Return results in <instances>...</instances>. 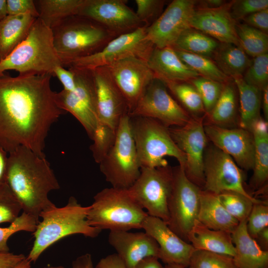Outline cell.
Here are the masks:
<instances>
[{
    "label": "cell",
    "mask_w": 268,
    "mask_h": 268,
    "mask_svg": "<svg viewBox=\"0 0 268 268\" xmlns=\"http://www.w3.org/2000/svg\"><path fill=\"white\" fill-rule=\"evenodd\" d=\"M226 2L223 0H196L195 8H216L222 6Z\"/></svg>",
    "instance_id": "56"
},
{
    "label": "cell",
    "mask_w": 268,
    "mask_h": 268,
    "mask_svg": "<svg viewBox=\"0 0 268 268\" xmlns=\"http://www.w3.org/2000/svg\"><path fill=\"white\" fill-rule=\"evenodd\" d=\"M232 79L239 101L238 127L250 131L253 124L261 117L262 91L247 83L242 76Z\"/></svg>",
    "instance_id": "31"
},
{
    "label": "cell",
    "mask_w": 268,
    "mask_h": 268,
    "mask_svg": "<svg viewBox=\"0 0 268 268\" xmlns=\"http://www.w3.org/2000/svg\"><path fill=\"white\" fill-rule=\"evenodd\" d=\"M5 183L19 202L22 212L39 221L42 212L55 205L48 194L60 188L45 156L24 146L8 153Z\"/></svg>",
    "instance_id": "2"
},
{
    "label": "cell",
    "mask_w": 268,
    "mask_h": 268,
    "mask_svg": "<svg viewBox=\"0 0 268 268\" xmlns=\"http://www.w3.org/2000/svg\"><path fill=\"white\" fill-rule=\"evenodd\" d=\"M7 15L6 0H0V21Z\"/></svg>",
    "instance_id": "59"
},
{
    "label": "cell",
    "mask_w": 268,
    "mask_h": 268,
    "mask_svg": "<svg viewBox=\"0 0 268 268\" xmlns=\"http://www.w3.org/2000/svg\"><path fill=\"white\" fill-rule=\"evenodd\" d=\"M247 220L240 221L231 234L235 249L234 261L238 268H268V251L262 250L249 235Z\"/></svg>",
    "instance_id": "26"
},
{
    "label": "cell",
    "mask_w": 268,
    "mask_h": 268,
    "mask_svg": "<svg viewBox=\"0 0 268 268\" xmlns=\"http://www.w3.org/2000/svg\"><path fill=\"white\" fill-rule=\"evenodd\" d=\"M242 20L244 23L268 34V8L254 12Z\"/></svg>",
    "instance_id": "49"
},
{
    "label": "cell",
    "mask_w": 268,
    "mask_h": 268,
    "mask_svg": "<svg viewBox=\"0 0 268 268\" xmlns=\"http://www.w3.org/2000/svg\"><path fill=\"white\" fill-rule=\"evenodd\" d=\"M173 187L168 202L169 228L184 241L198 220L201 189L186 177L184 168H173Z\"/></svg>",
    "instance_id": "9"
},
{
    "label": "cell",
    "mask_w": 268,
    "mask_h": 268,
    "mask_svg": "<svg viewBox=\"0 0 268 268\" xmlns=\"http://www.w3.org/2000/svg\"><path fill=\"white\" fill-rule=\"evenodd\" d=\"M21 210L19 202L6 183L0 185V224L12 223Z\"/></svg>",
    "instance_id": "44"
},
{
    "label": "cell",
    "mask_w": 268,
    "mask_h": 268,
    "mask_svg": "<svg viewBox=\"0 0 268 268\" xmlns=\"http://www.w3.org/2000/svg\"><path fill=\"white\" fill-rule=\"evenodd\" d=\"M95 268H126V267L118 255L117 254H113L102 258Z\"/></svg>",
    "instance_id": "52"
},
{
    "label": "cell",
    "mask_w": 268,
    "mask_h": 268,
    "mask_svg": "<svg viewBox=\"0 0 268 268\" xmlns=\"http://www.w3.org/2000/svg\"><path fill=\"white\" fill-rule=\"evenodd\" d=\"M159 260L156 257H146L139 262L133 268H163L164 267Z\"/></svg>",
    "instance_id": "54"
},
{
    "label": "cell",
    "mask_w": 268,
    "mask_h": 268,
    "mask_svg": "<svg viewBox=\"0 0 268 268\" xmlns=\"http://www.w3.org/2000/svg\"><path fill=\"white\" fill-rule=\"evenodd\" d=\"M130 117L140 168L166 166V156L175 158L179 165L184 167L185 156L174 141L168 128L153 119Z\"/></svg>",
    "instance_id": "7"
},
{
    "label": "cell",
    "mask_w": 268,
    "mask_h": 268,
    "mask_svg": "<svg viewBox=\"0 0 268 268\" xmlns=\"http://www.w3.org/2000/svg\"><path fill=\"white\" fill-rule=\"evenodd\" d=\"M238 93L233 80L223 85L221 94L211 111L204 116V123L224 128L238 125Z\"/></svg>",
    "instance_id": "30"
},
{
    "label": "cell",
    "mask_w": 268,
    "mask_h": 268,
    "mask_svg": "<svg viewBox=\"0 0 268 268\" xmlns=\"http://www.w3.org/2000/svg\"><path fill=\"white\" fill-rule=\"evenodd\" d=\"M188 242L196 250L234 257L235 249L231 234L211 229L196 220L188 236Z\"/></svg>",
    "instance_id": "27"
},
{
    "label": "cell",
    "mask_w": 268,
    "mask_h": 268,
    "mask_svg": "<svg viewBox=\"0 0 268 268\" xmlns=\"http://www.w3.org/2000/svg\"><path fill=\"white\" fill-rule=\"evenodd\" d=\"M203 171L204 191L216 195L232 191L245 196L255 203L265 201L255 198L246 190L242 170L231 157L210 142L204 153Z\"/></svg>",
    "instance_id": "12"
},
{
    "label": "cell",
    "mask_w": 268,
    "mask_h": 268,
    "mask_svg": "<svg viewBox=\"0 0 268 268\" xmlns=\"http://www.w3.org/2000/svg\"><path fill=\"white\" fill-rule=\"evenodd\" d=\"M147 27L143 26L121 35L110 41L99 52L76 60L64 67L93 70L129 57L147 61L155 46L146 37Z\"/></svg>",
    "instance_id": "13"
},
{
    "label": "cell",
    "mask_w": 268,
    "mask_h": 268,
    "mask_svg": "<svg viewBox=\"0 0 268 268\" xmlns=\"http://www.w3.org/2000/svg\"><path fill=\"white\" fill-rule=\"evenodd\" d=\"M184 108L192 117H204L205 112L201 97L196 88L187 82H164Z\"/></svg>",
    "instance_id": "35"
},
{
    "label": "cell",
    "mask_w": 268,
    "mask_h": 268,
    "mask_svg": "<svg viewBox=\"0 0 268 268\" xmlns=\"http://www.w3.org/2000/svg\"><path fill=\"white\" fill-rule=\"evenodd\" d=\"M217 196L226 211L239 222L247 219L255 203L245 196L235 192H223Z\"/></svg>",
    "instance_id": "38"
},
{
    "label": "cell",
    "mask_w": 268,
    "mask_h": 268,
    "mask_svg": "<svg viewBox=\"0 0 268 268\" xmlns=\"http://www.w3.org/2000/svg\"><path fill=\"white\" fill-rule=\"evenodd\" d=\"M89 206H83L73 197L65 206L54 205L42 212L35 231L32 248L26 257L35 263L42 254L53 244L69 235L81 234L97 237L101 230L91 226L87 220Z\"/></svg>",
    "instance_id": "3"
},
{
    "label": "cell",
    "mask_w": 268,
    "mask_h": 268,
    "mask_svg": "<svg viewBox=\"0 0 268 268\" xmlns=\"http://www.w3.org/2000/svg\"><path fill=\"white\" fill-rule=\"evenodd\" d=\"M255 144L254 164L249 187L253 192H266L268 180V122L261 117L253 124L251 130Z\"/></svg>",
    "instance_id": "25"
},
{
    "label": "cell",
    "mask_w": 268,
    "mask_h": 268,
    "mask_svg": "<svg viewBox=\"0 0 268 268\" xmlns=\"http://www.w3.org/2000/svg\"><path fill=\"white\" fill-rule=\"evenodd\" d=\"M268 8V0H232L230 12L237 22L246 16L259 11Z\"/></svg>",
    "instance_id": "47"
},
{
    "label": "cell",
    "mask_w": 268,
    "mask_h": 268,
    "mask_svg": "<svg viewBox=\"0 0 268 268\" xmlns=\"http://www.w3.org/2000/svg\"><path fill=\"white\" fill-rule=\"evenodd\" d=\"M37 18L30 14L7 15L0 21V61L27 38Z\"/></svg>",
    "instance_id": "29"
},
{
    "label": "cell",
    "mask_w": 268,
    "mask_h": 268,
    "mask_svg": "<svg viewBox=\"0 0 268 268\" xmlns=\"http://www.w3.org/2000/svg\"><path fill=\"white\" fill-rule=\"evenodd\" d=\"M99 165L106 181L114 188L129 189L138 177L141 168L128 114L121 119L115 142Z\"/></svg>",
    "instance_id": "8"
},
{
    "label": "cell",
    "mask_w": 268,
    "mask_h": 268,
    "mask_svg": "<svg viewBox=\"0 0 268 268\" xmlns=\"http://www.w3.org/2000/svg\"><path fill=\"white\" fill-rule=\"evenodd\" d=\"M239 46L249 57L253 58L268 53V35L245 23L236 26Z\"/></svg>",
    "instance_id": "36"
},
{
    "label": "cell",
    "mask_w": 268,
    "mask_h": 268,
    "mask_svg": "<svg viewBox=\"0 0 268 268\" xmlns=\"http://www.w3.org/2000/svg\"><path fill=\"white\" fill-rule=\"evenodd\" d=\"M163 268H185L184 267L177 265H165Z\"/></svg>",
    "instance_id": "61"
},
{
    "label": "cell",
    "mask_w": 268,
    "mask_h": 268,
    "mask_svg": "<svg viewBox=\"0 0 268 268\" xmlns=\"http://www.w3.org/2000/svg\"><path fill=\"white\" fill-rule=\"evenodd\" d=\"M262 108L265 119L268 120V85L266 86L262 91Z\"/></svg>",
    "instance_id": "58"
},
{
    "label": "cell",
    "mask_w": 268,
    "mask_h": 268,
    "mask_svg": "<svg viewBox=\"0 0 268 268\" xmlns=\"http://www.w3.org/2000/svg\"><path fill=\"white\" fill-rule=\"evenodd\" d=\"M108 242L116 250L126 268H134L146 257L158 256L157 242L145 232L110 231Z\"/></svg>",
    "instance_id": "23"
},
{
    "label": "cell",
    "mask_w": 268,
    "mask_h": 268,
    "mask_svg": "<svg viewBox=\"0 0 268 268\" xmlns=\"http://www.w3.org/2000/svg\"><path fill=\"white\" fill-rule=\"evenodd\" d=\"M211 59L225 75L232 78L242 76L252 62L239 46L219 43Z\"/></svg>",
    "instance_id": "32"
},
{
    "label": "cell",
    "mask_w": 268,
    "mask_h": 268,
    "mask_svg": "<svg viewBox=\"0 0 268 268\" xmlns=\"http://www.w3.org/2000/svg\"><path fill=\"white\" fill-rule=\"evenodd\" d=\"M7 15L30 14L38 18L39 14L33 0H6Z\"/></svg>",
    "instance_id": "48"
},
{
    "label": "cell",
    "mask_w": 268,
    "mask_h": 268,
    "mask_svg": "<svg viewBox=\"0 0 268 268\" xmlns=\"http://www.w3.org/2000/svg\"><path fill=\"white\" fill-rule=\"evenodd\" d=\"M116 131L99 121L91 138L93 143L90 146L93 157L96 163L99 164L113 146L116 138Z\"/></svg>",
    "instance_id": "39"
},
{
    "label": "cell",
    "mask_w": 268,
    "mask_h": 268,
    "mask_svg": "<svg viewBox=\"0 0 268 268\" xmlns=\"http://www.w3.org/2000/svg\"><path fill=\"white\" fill-rule=\"evenodd\" d=\"M26 258L23 254L12 253H0V268H15Z\"/></svg>",
    "instance_id": "51"
},
{
    "label": "cell",
    "mask_w": 268,
    "mask_h": 268,
    "mask_svg": "<svg viewBox=\"0 0 268 268\" xmlns=\"http://www.w3.org/2000/svg\"><path fill=\"white\" fill-rule=\"evenodd\" d=\"M189 82L198 91L203 104L205 115L208 114L217 102L224 83L202 76L194 78Z\"/></svg>",
    "instance_id": "41"
},
{
    "label": "cell",
    "mask_w": 268,
    "mask_h": 268,
    "mask_svg": "<svg viewBox=\"0 0 268 268\" xmlns=\"http://www.w3.org/2000/svg\"><path fill=\"white\" fill-rule=\"evenodd\" d=\"M87 220L100 230L129 231L141 229L148 216L128 189L105 188L94 197Z\"/></svg>",
    "instance_id": "6"
},
{
    "label": "cell",
    "mask_w": 268,
    "mask_h": 268,
    "mask_svg": "<svg viewBox=\"0 0 268 268\" xmlns=\"http://www.w3.org/2000/svg\"><path fill=\"white\" fill-rule=\"evenodd\" d=\"M207 138L211 143L229 155L245 170H252L255 144L252 133L238 128H224L203 123Z\"/></svg>",
    "instance_id": "19"
},
{
    "label": "cell",
    "mask_w": 268,
    "mask_h": 268,
    "mask_svg": "<svg viewBox=\"0 0 268 268\" xmlns=\"http://www.w3.org/2000/svg\"><path fill=\"white\" fill-rule=\"evenodd\" d=\"M106 67L126 101L129 114L154 78V73L147 61L135 57L121 59Z\"/></svg>",
    "instance_id": "17"
},
{
    "label": "cell",
    "mask_w": 268,
    "mask_h": 268,
    "mask_svg": "<svg viewBox=\"0 0 268 268\" xmlns=\"http://www.w3.org/2000/svg\"><path fill=\"white\" fill-rule=\"evenodd\" d=\"M39 221L34 216L22 212L7 227H0V253L9 252L7 241L11 236L21 231L33 233Z\"/></svg>",
    "instance_id": "42"
},
{
    "label": "cell",
    "mask_w": 268,
    "mask_h": 268,
    "mask_svg": "<svg viewBox=\"0 0 268 268\" xmlns=\"http://www.w3.org/2000/svg\"><path fill=\"white\" fill-rule=\"evenodd\" d=\"M248 84L261 91L268 85V54L252 59V62L242 75Z\"/></svg>",
    "instance_id": "43"
},
{
    "label": "cell",
    "mask_w": 268,
    "mask_h": 268,
    "mask_svg": "<svg viewBox=\"0 0 268 268\" xmlns=\"http://www.w3.org/2000/svg\"><path fill=\"white\" fill-rule=\"evenodd\" d=\"M84 0H36L38 18L52 29L65 18L77 15Z\"/></svg>",
    "instance_id": "33"
},
{
    "label": "cell",
    "mask_w": 268,
    "mask_h": 268,
    "mask_svg": "<svg viewBox=\"0 0 268 268\" xmlns=\"http://www.w3.org/2000/svg\"><path fill=\"white\" fill-rule=\"evenodd\" d=\"M15 268H31V262L26 257Z\"/></svg>",
    "instance_id": "60"
},
{
    "label": "cell",
    "mask_w": 268,
    "mask_h": 268,
    "mask_svg": "<svg viewBox=\"0 0 268 268\" xmlns=\"http://www.w3.org/2000/svg\"><path fill=\"white\" fill-rule=\"evenodd\" d=\"M173 168L169 165L157 168L142 167L128 189L149 216L169 219L168 202L173 187Z\"/></svg>",
    "instance_id": "10"
},
{
    "label": "cell",
    "mask_w": 268,
    "mask_h": 268,
    "mask_svg": "<svg viewBox=\"0 0 268 268\" xmlns=\"http://www.w3.org/2000/svg\"><path fill=\"white\" fill-rule=\"evenodd\" d=\"M141 229L156 241L159 246L158 258L165 265L189 267L191 258L196 249L172 231L166 222L148 215Z\"/></svg>",
    "instance_id": "21"
},
{
    "label": "cell",
    "mask_w": 268,
    "mask_h": 268,
    "mask_svg": "<svg viewBox=\"0 0 268 268\" xmlns=\"http://www.w3.org/2000/svg\"><path fill=\"white\" fill-rule=\"evenodd\" d=\"M51 74L0 76V144L8 152L24 146L41 156L53 126L65 113Z\"/></svg>",
    "instance_id": "1"
},
{
    "label": "cell",
    "mask_w": 268,
    "mask_h": 268,
    "mask_svg": "<svg viewBox=\"0 0 268 268\" xmlns=\"http://www.w3.org/2000/svg\"><path fill=\"white\" fill-rule=\"evenodd\" d=\"M72 268H94L91 255L87 253L78 257L72 262Z\"/></svg>",
    "instance_id": "53"
},
{
    "label": "cell",
    "mask_w": 268,
    "mask_h": 268,
    "mask_svg": "<svg viewBox=\"0 0 268 268\" xmlns=\"http://www.w3.org/2000/svg\"><path fill=\"white\" fill-rule=\"evenodd\" d=\"M51 29L54 46L64 67L99 52L118 37L99 23L79 15L65 18Z\"/></svg>",
    "instance_id": "4"
},
{
    "label": "cell",
    "mask_w": 268,
    "mask_h": 268,
    "mask_svg": "<svg viewBox=\"0 0 268 268\" xmlns=\"http://www.w3.org/2000/svg\"><path fill=\"white\" fill-rule=\"evenodd\" d=\"M232 0L216 8H196L190 19V27L214 38L219 43L239 46L236 33L237 23L231 16Z\"/></svg>",
    "instance_id": "22"
},
{
    "label": "cell",
    "mask_w": 268,
    "mask_h": 268,
    "mask_svg": "<svg viewBox=\"0 0 268 268\" xmlns=\"http://www.w3.org/2000/svg\"><path fill=\"white\" fill-rule=\"evenodd\" d=\"M268 227V204L267 201L254 203L247 220L246 228L249 235L255 239L257 234Z\"/></svg>",
    "instance_id": "45"
},
{
    "label": "cell",
    "mask_w": 268,
    "mask_h": 268,
    "mask_svg": "<svg viewBox=\"0 0 268 268\" xmlns=\"http://www.w3.org/2000/svg\"><path fill=\"white\" fill-rule=\"evenodd\" d=\"M165 1L163 0H135L136 15L140 21L148 27L162 14Z\"/></svg>",
    "instance_id": "46"
},
{
    "label": "cell",
    "mask_w": 268,
    "mask_h": 268,
    "mask_svg": "<svg viewBox=\"0 0 268 268\" xmlns=\"http://www.w3.org/2000/svg\"><path fill=\"white\" fill-rule=\"evenodd\" d=\"M204 118L192 117L183 126L168 128L174 141L185 156L186 177L201 189L204 184L203 156L209 142L204 130Z\"/></svg>",
    "instance_id": "15"
},
{
    "label": "cell",
    "mask_w": 268,
    "mask_h": 268,
    "mask_svg": "<svg viewBox=\"0 0 268 268\" xmlns=\"http://www.w3.org/2000/svg\"><path fill=\"white\" fill-rule=\"evenodd\" d=\"M255 240L262 250L268 251V227L258 233Z\"/></svg>",
    "instance_id": "57"
},
{
    "label": "cell",
    "mask_w": 268,
    "mask_h": 268,
    "mask_svg": "<svg viewBox=\"0 0 268 268\" xmlns=\"http://www.w3.org/2000/svg\"><path fill=\"white\" fill-rule=\"evenodd\" d=\"M41 268H65V267H64L62 266H51L45 267Z\"/></svg>",
    "instance_id": "62"
},
{
    "label": "cell",
    "mask_w": 268,
    "mask_h": 268,
    "mask_svg": "<svg viewBox=\"0 0 268 268\" xmlns=\"http://www.w3.org/2000/svg\"><path fill=\"white\" fill-rule=\"evenodd\" d=\"M129 115L153 119L167 128L183 126L192 118L169 94L164 82L155 77Z\"/></svg>",
    "instance_id": "14"
},
{
    "label": "cell",
    "mask_w": 268,
    "mask_h": 268,
    "mask_svg": "<svg viewBox=\"0 0 268 268\" xmlns=\"http://www.w3.org/2000/svg\"><path fill=\"white\" fill-rule=\"evenodd\" d=\"M126 0H84L77 15L99 23L117 36L144 25Z\"/></svg>",
    "instance_id": "16"
},
{
    "label": "cell",
    "mask_w": 268,
    "mask_h": 268,
    "mask_svg": "<svg viewBox=\"0 0 268 268\" xmlns=\"http://www.w3.org/2000/svg\"><path fill=\"white\" fill-rule=\"evenodd\" d=\"M147 62L154 77L164 82H189L201 76L180 59L171 47H155Z\"/></svg>",
    "instance_id": "24"
},
{
    "label": "cell",
    "mask_w": 268,
    "mask_h": 268,
    "mask_svg": "<svg viewBox=\"0 0 268 268\" xmlns=\"http://www.w3.org/2000/svg\"><path fill=\"white\" fill-rule=\"evenodd\" d=\"M60 66H63L54 46L52 29L37 18L27 38L0 61V76L8 70L19 75L54 76V69Z\"/></svg>",
    "instance_id": "5"
},
{
    "label": "cell",
    "mask_w": 268,
    "mask_h": 268,
    "mask_svg": "<svg viewBox=\"0 0 268 268\" xmlns=\"http://www.w3.org/2000/svg\"><path fill=\"white\" fill-rule=\"evenodd\" d=\"M196 0H174L160 16L146 27V37L158 48L172 47L180 35L190 27L189 22Z\"/></svg>",
    "instance_id": "18"
},
{
    "label": "cell",
    "mask_w": 268,
    "mask_h": 268,
    "mask_svg": "<svg viewBox=\"0 0 268 268\" xmlns=\"http://www.w3.org/2000/svg\"><path fill=\"white\" fill-rule=\"evenodd\" d=\"M219 42L195 28L189 27L180 35L171 47L176 50L211 59Z\"/></svg>",
    "instance_id": "34"
},
{
    "label": "cell",
    "mask_w": 268,
    "mask_h": 268,
    "mask_svg": "<svg viewBox=\"0 0 268 268\" xmlns=\"http://www.w3.org/2000/svg\"><path fill=\"white\" fill-rule=\"evenodd\" d=\"M188 268H238L232 257L198 250L193 253Z\"/></svg>",
    "instance_id": "40"
},
{
    "label": "cell",
    "mask_w": 268,
    "mask_h": 268,
    "mask_svg": "<svg viewBox=\"0 0 268 268\" xmlns=\"http://www.w3.org/2000/svg\"><path fill=\"white\" fill-rule=\"evenodd\" d=\"M198 220L208 228L232 234L239 222L232 217L220 202L217 195L201 189Z\"/></svg>",
    "instance_id": "28"
},
{
    "label": "cell",
    "mask_w": 268,
    "mask_h": 268,
    "mask_svg": "<svg viewBox=\"0 0 268 268\" xmlns=\"http://www.w3.org/2000/svg\"><path fill=\"white\" fill-rule=\"evenodd\" d=\"M54 76L57 77L62 83L64 90L71 91L75 88V74L72 70L66 69L62 66L57 67L54 71Z\"/></svg>",
    "instance_id": "50"
},
{
    "label": "cell",
    "mask_w": 268,
    "mask_h": 268,
    "mask_svg": "<svg viewBox=\"0 0 268 268\" xmlns=\"http://www.w3.org/2000/svg\"><path fill=\"white\" fill-rule=\"evenodd\" d=\"M175 51L180 59L201 76L222 83L233 80L222 72L211 59L183 51Z\"/></svg>",
    "instance_id": "37"
},
{
    "label": "cell",
    "mask_w": 268,
    "mask_h": 268,
    "mask_svg": "<svg viewBox=\"0 0 268 268\" xmlns=\"http://www.w3.org/2000/svg\"><path fill=\"white\" fill-rule=\"evenodd\" d=\"M93 72L99 121L116 130L122 117L129 114L126 101L106 66Z\"/></svg>",
    "instance_id": "20"
},
{
    "label": "cell",
    "mask_w": 268,
    "mask_h": 268,
    "mask_svg": "<svg viewBox=\"0 0 268 268\" xmlns=\"http://www.w3.org/2000/svg\"><path fill=\"white\" fill-rule=\"evenodd\" d=\"M75 74V88L56 93L59 107L73 115L91 139L99 122L93 70L68 68Z\"/></svg>",
    "instance_id": "11"
},
{
    "label": "cell",
    "mask_w": 268,
    "mask_h": 268,
    "mask_svg": "<svg viewBox=\"0 0 268 268\" xmlns=\"http://www.w3.org/2000/svg\"><path fill=\"white\" fill-rule=\"evenodd\" d=\"M8 153L0 144V185L5 183Z\"/></svg>",
    "instance_id": "55"
}]
</instances>
